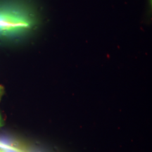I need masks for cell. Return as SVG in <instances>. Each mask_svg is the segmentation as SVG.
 Here are the masks:
<instances>
[{
  "instance_id": "1",
  "label": "cell",
  "mask_w": 152,
  "mask_h": 152,
  "mask_svg": "<svg viewBox=\"0 0 152 152\" xmlns=\"http://www.w3.org/2000/svg\"><path fill=\"white\" fill-rule=\"evenodd\" d=\"M33 20L24 11L7 7H0V36H10L30 29Z\"/></svg>"
},
{
  "instance_id": "2",
  "label": "cell",
  "mask_w": 152,
  "mask_h": 152,
  "mask_svg": "<svg viewBox=\"0 0 152 152\" xmlns=\"http://www.w3.org/2000/svg\"><path fill=\"white\" fill-rule=\"evenodd\" d=\"M0 152H27L26 150L18 147L9 145H2L0 143Z\"/></svg>"
},
{
  "instance_id": "3",
  "label": "cell",
  "mask_w": 152,
  "mask_h": 152,
  "mask_svg": "<svg viewBox=\"0 0 152 152\" xmlns=\"http://www.w3.org/2000/svg\"><path fill=\"white\" fill-rule=\"evenodd\" d=\"M4 93V87L2 85H0V99L2 97Z\"/></svg>"
},
{
  "instance_id": "4",
  "label": "cell",
  "mask_w": 152,
  "mask_h": 152,
  "mask_svg": "<svg viewBox=\"0 0 152 152\" xmlns=\"http://www.w3.org/2000/svg\"><path fill=\"white\" fill-rule=\"evenodd\" d=\"M3 125H4L3 120H2V118L1 116V114H0V128H1Z\"/></svg>"
}]
</instances>
